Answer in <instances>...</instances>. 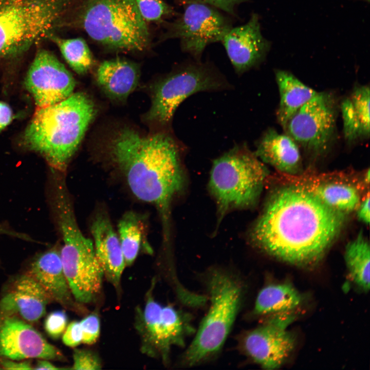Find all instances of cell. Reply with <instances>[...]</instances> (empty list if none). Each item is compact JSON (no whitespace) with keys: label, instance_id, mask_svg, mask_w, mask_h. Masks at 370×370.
<instances>
[{"label":"cell","instance_id":"19","mask_svg":"<svg viewBox=\"0 0 370 370\" xmlns=\"http://www.w3.org/2000/svg\"><path fill=\"white\" fill-rule=\"evenodd\" d=\"M90 230L96 255L104 276L118 288L126 266L118 234L109 218L102 215L95 219Z\"/></svg>","mask_w":370,"mask_h":370},{"label":"cell","instance_id":"40","mask_svg":"<svg viewBox=\"0 0 370 370\" xmlns=\"http://www.w3.org/2000/svg\"><path fill=\"white\" fill-rule=\"evenodd\" d=\"M364 181L366 183H369V170H367V172L365 173L364 176Z\"/></svg>","mask_w":370,"mask_h":370},{"label":"cell","instance_id":"25","mask_svg":"<svg viewBox=\"0 0 370 370\" xmlns=\"http://www.w3.org/2000/svg\"><path fill=\"white\" fill-rule=\"evenodd\" d=\"M304 187L328 207L343 214L356 210L361 202L358 190L350 184L326 182Z\"/></svg>","mask_w":370,"mask_h":370},{"label":"cell","instance_id":"9","mask_svg":"<svg viewBox=\"0 0 370 370\" xmlns=\"http://www.w3.org/2000/svg\"><path fill=\"white\" fill-rule=\"evenodd\" d=\"M232 86L209 63L196 60L182 63L153 85L151 106L145 119L158 131H172L175 113L187 98L199 92L230 90Z\"/></svg>","mask_w":370,"mask_h":370},{"label":"cell","instance_id":"1","mask_svg":"<svg viewBox=\"0 0 370 370\" xmlns=\"http://www.w3.org/2000/svg\"><path fill=\"white\" fill-rule=\"evenodd\" d=\"M344 215L304 186L274 193L252 227V242L280 260L297 265L316 263L337 236Z\"/></svg>","mask_w":370,"mask_h":370},{"label":"cell","instance_id":"2","mask_svg":"<svg viewBox=\"0 0 370 370\" xmlns=\"http://www.w3.org/2000/svg\"><path fill=\"white\" fill-rule=\"evenodd\" d=\"M186 145L173 132L146 136L121 129L108 143L112 160L139 199L155 206L167 224L172 200L186 185Z\"/></svg>","mask_w":370,"mask_h":370},{"label":"cell","instance_id":"21","mask_svg":"<svg viewBox=\"0 0 370 370\" xmlns=\"http://www.w3.org/2000/svg\"><path fill=\"white\" fill-rule=\"evenodd\" d=\"M139 79L137 66L120 58L103 61L96 72L99 87L107 97L117 101L126 99L136 88Z\"/></svg>","mask_w":370,"mask_h":370},{"label":"cell","instance_id":"13","mask_svg":"<svg viewBox=\"0 0 370 370\" xmlns=\"http://www.w3.org/2000/svg\"><path fill=\"white\" fill-rule=\"evenodd\" d=\"M284 314L248 331L239 338L242 352L264 369L279 368L294 349V338L286 329L292 319Z\"/></svg>","mask_w":370,"mask_h":370},{"label":"cell","instance_id":"23","mask_svg":"<svg viewBox=\"0 0 370 370\" xmlns=\"http://www.w3.org/2000/svg\"><path fill=\"white\" fill-rule=\"evenodd\" d=\"M275 79L280 98L276 117L284 128L290 118L318 92L285 70H276Z\"/></svg>","mask_w":370,"mask_h":370},{"label":"cell","instance_id":"18","mask_svg":"<svg viewBox=\"0 0 370 370\" xmlns=\"http://www.w3.org/2000/svg\"><path fill=\"white\" fill-rule=\"evenodd\" d=\"M52 300L43 288L26 273L17 278L0 300V315L14 316L30 323L45 313Z\"/></svg>","mask_w":370,"mask_h":370},{"label":"cell","instance_id":"24","mask_svg":"<svg viewBox=\"0 0 370 370\" xmlns=\"http://www.w3.org/2000/svg\"><path fill=\"white\" fill-rule=\"evenodd\" d=\"M302 300L300 293L289 283L268 284L258 292L253 312L257 316L289 312Z\"/></svg>","mask_w":370,"mask_h":370},{"label":"cell","instance_id":"36","mask_svg":"<svg viewBox=\"0 0 370 370\" xmlns=\"http://www.w3.org/2000/svg\"><path fill=\"white\" fill-rule=\"evenodd\" d=\"M357 216L362 223L368 224L370 217V201L369 192L365 198L359 203L357 208Z\"/></svg>","mask_w":370,"mask_h":370},{"label":"cell","instance_id":"22","mask_svg":"<svg viewBox=\"0 0 370 370\" xmlns=\"http://www.w3.org/2000/svg\"><path fill=\"white\" fill-rule=\"evenodd\" d=\"M369 87H356L342 102L341 109L345 140L349 143L369 136Z\"/></svg>","mask_w":370,"mask_h":370},{"label":"cell","instance_id":"37","mask_svg":"<svg viewBox=\"0 0 370 370\" xmlns=\"http://www.w3.org/2000/svg\"><path fill=\"white\" fill-rule=\"evenodd\" d=\"M12 112L6 103L0 101V132L12 121Z\"/></svg>","mask_w":370,"mask_h":370},{"label":"cell","instance_id":"16","mask_svg":"<svg viewBox=\"0 0 370 370\" xmlns=\"http://www.w3.org/2000/svg\"><path fill=\"white\" fill-rule=\"evenodd\" d=\"M221 42L238 76L260 64L271 47V42L262 34L259 17L255 13L246 24L232 27Z\"/></svg>","mask_w":370,"mask_h":370},{"label":"cell","instance_id":"15","mask_svg":"<svg viewBox=\"0 0 370 370\" xmlns=\"http://www.w3.org/2000/svg\"><path fill=\"white\" fill-rule=\"evenodd\" d=\"M0 357L20 361L63 358L61 352L27 322L16 316L1 315Z\"/></svg>","mask_w":370,"mask_h":370},{"label":"cell","instance_id":"6","mask_svg":"<svg viewBox=\"0 0 370 370\" xmlns=\"http://www.w3.org/2000/svg\"><path fill=\"white\" fill-rule=\"evenodd\" d=\"M206 285L210 307L182 355L181 362L185 366L201 364L219 352L243 304L244 284L233 273L214 268L208 272Z\"/></svg>","mask_w":370,"mask_h":370},{"label":"cell","instance_id":"28","mask_svg":"<svg viewBox=\"0 0 370 370\" xmlns=\"http://www.w3.org/2000/svg\"><path fill=\"white\" fill-rule=\"evenodd\" d=\"M49 39L57 45L65 60L77 73L85 74L92 67V55L83 39H63L54 34Z\"/></svg>","mask_w":370,"mask_h":370},{"label":"cell","instance_id":"29","mask_svg":"<svg viewBox=\"0 0 370 370\" xmlns=\"http://www.w3.org/2000/svg\"><path fill=\"white\" fill-rule=\"evenodd\" d=\"M142 16L149 22H156L173 12L162 0H134Z\"/></svg>","mask_w":370,"mask_h":370},{"label":"cell","instance_id":"14","mask_svg":"<svg viewBox=\"0 0 370 370\" xmlns=\"http://www.w3.org/2000/svg\"><path fill=\"white\" fill-rule=\"evenodd\" d=\"M25 86L37 107L55 104L73 93L76 81L70 72L51 52L39 50L25 79Z\"/></svg>","mask_w":370,"mask_h":370},{"label":"cell","instance_id":"30","mask_svg":"<svg viewBox=\"0 0 370 370\" xmlns=\"http://www.w3.org/2000/svg\"><path fill=\"white\" fill-rule=\"evenodd\" d=\"M73 364L70 369L77 370H98L102 368L99 356L88 349H76L73 354Z\"/></svg>","mask_w":370,"mask_h":370},{"label":"cell","instance_id":"35","mask_svg":"<svg viewBox=\"0 0 370 370\" xmlns=\"http://www.w3.org/2000/svg\"><path fill=\"white\" fill-rule=\"evenodd\" d=\"M14 360L2 357L0 368L4 369H32L33 367L29 360Z\"/></svg>","mask_w":370,"mask_h":370},{"label":"cell","instance_id":"12","mask_svg":"<svg viewBox=\"0 0 370 370\" xmlns=\"http://www.w3.org/2000/svg\"><path fill=\"white\" fill-rule=\"evenodd\" d=\"M186 4L183 12L170 25L163 38L178 39L181 49L200 61L206 47L221 42L232 26L213 6L199 2Z\"/></svg>","mask_w":370,"mask_h":370},{"label":"cell","instance_id":"17","mask_svg":"<svg viewBox=\"0 0 370 370\" xmlns=\"http://www.w3.org/2000/svg\"><path fill=\"white\" fill-rule=\"evenodd\" d=\"M26 273L33 278L52 300L78 312L84 309L76 302L63 269L60 248L57 245L38 254L30 263Z\"/></svg>","mask_w":370,"mask_h":370},{"label":"cell","instance_id":"8","mask_svg":"<svg viewBox=\"0 0 370 370\" xmlns=\"http://www.w3.org/2000/svg\"><path fill=\"white\" fill-rule=\"evenodd\" d=\"M82 4L77 22L94 41L119 50L148 46V27L134 0H83Z\"/></svg>","mask_w":370,"mask_h":370},{"label":"cell","instance_id":"7","mask_svg":"<svg viewBox=\"0 0 370 370\" xmlns=\"http://www.w3.org/2000/svg\"><path fill=\"white\" fill-rule=\"evenodd\" d=\"M268 170L246 144H236L213 161L209 181L219 221L229 212L257 201Z\"/></svg>","mask_w":370,"mask_h":370},{"label":"cell","instance_id":"20","mask_svg":"<svg viewBox=\"0 0 370 370\" xmlns=\"http://www.w3.org/2000/svg\"><path fill=\"white\" fill-rule=\"evenodd\" d=\"M254 154L263 162L277 170L289 174L298 173L302 169L301 150L289 135L268 129L256 144Z\"/></svg>","mask_w":370,"mask_h":370},{"label":"cell","instance_id":"33","mask_svg":"<svg viewBox=\"0 0 370 370\" xmlns=\"http://www.w3.org/2000/svg\"><path fill=\"white\" fill-rule=\"evenodd\" d=\"M62 341L65 345L75 347L82 342V334L80 322H71L62 334Z\"/></svg>","mask_w":370,"mask_h":370},{"label":"cell","instance_id":"26","mask_svg":"<svg viewBox=\"0 0 370 370\" xmlns=\"http://www.w3.org/2000/svg\"><path fill=\"white\" fill-rule=\"evenodd\" d=\"M345 261L354 282L365 292L369 289L370 249L368 241L361 234L345 248Z\"/></svg>","mask_w":370,"mask_h":370},{"label":"cell","instance_id":"34","mask_svg":"<svg viewBox=\"0 0 370 370\" xmlns=\"http://www.w3.org/2000/svg\"><path fill=\"white\" fill-rule=\"evenodd\" d=\"M245 0H182L185 4L191 2H199L209 5L230 14L234 13L237 5Z\"/></svg>","mask_w":370,"mask_h":370},{"label":"cell","instance_id":"4","mask_svg":"<svg viewBox=\"0 0 370 370\" xmlns=\"http://www.w3.org/2000/svg\"><path fill=\"white\" fill-rule=\"evenodd\" d=\"M51 185V206L63 242L60 255L64 272L76 302L90 303L101 291L103 271L93 241L78 226L65 181L56 180Z\"/></svg>","mask_w":370,"mask_h":370},{"label":"cell","instance_id":"11","mask_svg":"<svg viewBox=\"0 0 370 370\" xmlns=\"http://www.w3.org/2000/svg\"><path fill=\"white\" fill-rule=\"evenodd\" d=\"M137 328L143 352L160 358L165 364L169 361L171 348L183 346L187 337L195 330L189 313L171 305H162L151 294L139 313Z\"/></svg>","mask_w":370,"mask_h":370},{"label":"cell","instance_id":"10","mask_svg":"<svg viewBox=\"0 0 370 370\" xmlns=\"http://www.w3.org/2000/svg\"><path fill=\"white\" fill-rule=\"evenodd\" d=\"M338 112L337 100L328 92H321L303 105L283 128L307 154H325L334 141Z\"/></svg>","mask_w":370,"mask_h":370},{"label":"cell","instance_id":"5","mask_svg":"<svg viewBox=\"0 0 370 370\" xmlns=\"http://www.w3.org/2000/svg\"><path fill=\"white\" fill-rule=\"evenodd\" d=\"M76 0H0V60L24 52L69 25Z\"/></svg>","mask_w":370,"mask_h":370},{"label":"cell","instance_id":"32","mask_svg":"<svg viewBox=\"0 0 370 370\" xmlns=\"http://www.w3.org/2000/svg\"><path fill=\"white\" fill-rule=\"evenodd\" d=\"M82 334V342L86 344L95 343L100 335V322L98 315L90 314L80 322Z\"/></svg>","mask_w":370,"mask_h":370},{"label":"cell","instance_id":"31","mask_svg":"<svg viewBox=\"0 0 370 370\" xmlns=\"http://www.w3.org/2000/svg\"><path fill=\"white\" fill-rule=\"evenodd\" d=\"M67 317L65 311L58 310L51 312L46 318L44 327L48 335L53 339L59 338L65 331Z\"/></svg>","mask_w":370,"mask_h":370},{"label":"cell","instance_id":"39","mask_svg":"<svg viewBox=\"0 0 370 370\" xmlns=\"http://www.w3.org/2000/svg\"><path fill=\"white\" fill-rule=\"evenodd\" d=\"M0 235H6L9 236L18 237L20 235V232L8 229L3 225H0Z\"/></svg>","mask_w":370,"mask_h":370},{"label":"cell","instance_id":"27","mask_svg":"<svg viewBox=\"0 0 370 370\" xmlns=\"http://www.w3.org/2000/svg\"><path fill=\"white\" fill-rule=\"evenodd\" d=\"M118 237L126 266L137 258L144 237V225L140 217L130 211L125 213L118 225Z\"/></svg>","mask_w":370,"mask_h":370},{"label":"cell","instance_id":"3","mask_svg":"<svg viewBox=\"0 0 370 370\" xmlns=\"http://www.w3.org/2000/svg\"><path fill=\"white\" fill-rule=\"evenodd\" d=\"M96 113L94 102L82 92L37 107L25 131L24 144L41 155L52 171L64 173Z\"/></svg>","mask_w":370,"mask_h":370},{"label":"cell","instance_id":"38","mask_svg":"<svg viewBox=\"0 0 370 370\" xmlns=\"http://www.w3.org/2000/svg\"><path fill=\"white\" fill-rule=\"evenodd\" d=\"M34 369H64L63 368H60L55 366L54 365L50 362L48 360L46 359H41L38 361L35 367H33Z\"/></svg>","mask_w":370,"mask_h":370}]
</instances>
